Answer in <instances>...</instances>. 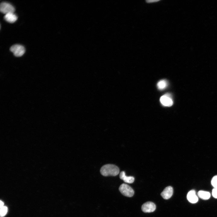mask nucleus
<instances>
[{
  "label": "nucleus",
  "mask_w": 217,
  "mask_h": 217,
  "mask_svg": "<svg viewBox=\"0 0 217 217\" xmlns=\"http://www.w3.org/2000/svg\"><path fill=\"white\" fill-rule=\"evenodd\" d=\"M160 100L162 104L165 106H171L173 103L171 96L169 94L167 93L162 96Z\"/></svg>",
  "instance_id": "5"
},
{
  "label": "nucleus",
  "mask_w": 217,
  "mask_h": 217,
  "mask_svg": "<svg viewBox=\"0 0 217 217\" xmlns=\"http://www.w3.org/2000/svg\"><path fill=\"white\" fill-rule=\"evenodd\" d=\"M4 20L11 23L15 22L17 19V17L14 13H9L5 14L4 16Z\"/></svg>",
  "instance_id": "9"
},
{
  "label": "nucleus",
  "mask_w": 217,
  "mask_h": 217,
  "mask_svg": "<svg viewBox=\"0 0 217 217\" xmlns=\"http://www.w3.org/2000/svg\"><path fill=\"white\" fill-rule=\"evenodd\" d=\"M211 183L214 188H217V175L213 177L211 181Z\"/></svg>",
  "instance_id": "14"
},
{
  "label": "nucleus",
  "mask_w": 217,
  "mask_h": 217,
  "mask_svg": "<svg viewBox=\"0 0 217 217\" xmlns=\"http://www.w3.org/2000/svg\"><path fill=\"white\" fill-rule=\"evenodd\" d=\"M119 177L121 179L127 183H132L134 180V178L133 177L126 176L125 172L124 171H122L121 172Z\"/></svg>",
  "instance_id": "10"
},
{
  "label": "nucleus",
  "mask_w": 217,
  "mask_h": 217,
  "mask_svg": "<svg viewBox=\"0 0 217 217\" xmlns=\"http://www.w3.org/2000/svg\"><path fill=\"white\" fill-rule=\"evenodd\" d=\"M0 10L1 12L5 14L9 13H14L15 9L14 7L10 3L3 2L0 4Z\"/></svg>",
  "instance_id": "4"
},
{
  "label": "nucleus",
  "mask_w": 217,
  "mask_h": 217,
  "mask_svg": "<svg viewBox=\"0 0 217 217\" xmlns=\"http://www.w3.org/2000/svg\"><path fill=\"white\" fill-rule=\"evenodd\" d=\"M212 194L214 197L217 198V188H214L212 189Z\"/></svg>",
  "instance_id": "15"
},
{
  "label": "nucleus",
  "mask_w": 217,
  "mask_h": 217,
  "mask_svg": "<svg viewBox=\"0 0 217 217\" xmlns=\"http://www.w3.org/2000/svg\"><path fill=\"white\" fill-rule=\"evenodd\" d=\"M119 168L115 165L112 164H106L103 166L100 170L101 174L103 176H115L119 172Z\"/></svg>",
  "instance_id": "1"
},
{
  "label": "nucleus",
  "mask_w": 217,
  "mask_h": 217,
  "mask_svg": "<svg viewBox=\"0 0 217 217\" xmlns=\"http://www.w3.org/2000/svg\"><path fill=\"white\" fill-rule=\"evenodd\" d=\"M173 192V188L169 186L165 187L161 193V195L164 199L167 200L171 197Z\"/></svg>",
  "instance_id": "7"
},
{
  "label": "nucleus",
  "mask_w": 217,
  "mask_h": 217,
  "mask_svg": "<svg viewBox=\"0 0 217 217\" xmlns=\"http://www.w3.org/2000/svg\"><path fill=\"white\" fill-rule=\"evenodd\" d=\"M197 194L200 198L204 200H208L210 197V193L208 191L200 190L198 191Z\"/></svg>",
  "instance_id": "11"
},
{
  "label": "nucleus",
  "mask_w": 217,
  "mask_h": 217,
  "mask_svg": "<svg viewBox=\"0 0 217 217\" xmlns=\"http://www.w3.org/2000/svg\"><path fill=\"white\" fill-rule=\"evenodd\" d=\"M4 203L2 201H0V208L4 206Z\"/></svg>",
  "instance_id": "17"
},
{
  "label": "nucleus",
  "mask_w": 217,
  "mask_h": 217,
  "mask_svg": "<svg viewBox=\"0 0 217 217\" xmlns=\"http://www.w3.org/2000/svg\"><path fill=\"white\" fill-rule=\"evenodd\" d=\"M8 211V208L6 206H4L0 208V216L3 217L7 213Z\"/></svg>",
  "instance_id": "13"
},
{
  "label": "nucleus",
  "mask_w": 217,
  "mask_h": 217,
  "mask_svg": "<svg viewBox=\"0 0 217 217\" xmlns=\"http://www.w3.org/2000/svg\"><path fill=\"white\" fill-rule=\"evenodd\" d=\"M10 50L14 55L17 57L22 56L25 53V49L22 45L15 44L12 46L10 48Z\"/></svg>",
  "instance_id": "3"
},
{
  "label": "nucleus",
  "mask_w": 217,
  "mask_h": 217,
  "mask_svg": "<svg viewBox=\"0 0 217 217\" xmlns=\"http://www.w3.org/2000/svg\"><path fill=\"white\" fill-rule=\"evenodd\" d=\"M159 0H146V2L147 3H152L159 1Z\"/></svg>",
  "instance_id": "16"
},
{
  "label": "nucleus",
  "mask_w": 217,
  "mask_h": 217,
  "mask_svg": "<svg viewBox=\"0 0 217 217\" xmlns=\"http://www.w3.org/2000/svg\"><path fill=\"white\" fill-rule=\"evenodd\" d=\"M156 209V205L154 203L151 202H148L144 203L141 207L142 211L145 212H153Z\"/></svg>",
  "instance_id": "6"
},
{
  "label": "nucleus",
  "mask_w": 217,
  "mask_h": 217,
  "mask_svg": "<svg viewBox=\"0 0 217 217\" xmlns=\"http://www.w3.org/2000/svg\"><path fill=\"white\" fill-rule=\"evenodd\" d=\"M187 198L190 203H195L198 201V199L194 190L190 191L187 195Z\"/></svg>",
  "instance_id": "8"
},
{
  "label": "nucleus",
  "mask_w": 217,
  "mask_h": 217,
  "mask_svg": "<svg viewBox=\"0 0 217 217\" xmlns=\"http://www.w3.org/2000/svg\"><path fill=\"white\" fill-rule=\"evenodd\" d=\"M168 85L167 81L165 80H162L159 81L157 84V86L158 89L162 90L165 88Z\"/></svg>",
  "instance_id": "12"
},
{
  "label": "nucleus",
  "mask_w": 217,
  "mask_h": 217,
  "mask_svg": "<svg viewBox=\"0 0 217 217\" xmlns=\"http://www.w3.org/2000/svg\"><path fill=\"white\" fill-rule=\"evenodd\" d=\"M119 190L123 195L127 197H132L134 194V191L132 188L125 184H121L120 186Z\"/></svg>",
  "instance_id": "2"
}]
</instances>
